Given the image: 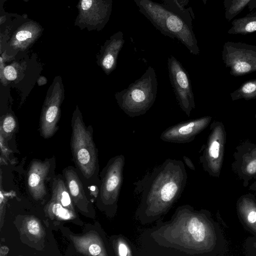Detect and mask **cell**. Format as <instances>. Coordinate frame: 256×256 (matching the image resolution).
Returning a JSON list of instances; mask_svg holds the SVG:
<instances>
[{
    "mask_svg": "<svg viewBox=\"0 0 256 256\" xmlns=\"http://www.w3.org/2000/svg\"><path fill=\"white\" fill-rule=\"evenodd\" d=\"M202 1H203V2H204V4H206V0H202Z\"/></svg>",
    "mask_w": 256,
    "mask_h": 256,
    "instance_id": "1f68e13d",
    "label": "cell"
},
{
    "mask_svg": "<svg viewBox=\"0 0 256 256\" xmlns=\"http://www.w3.org/2000/svg\"><path fill=\"white\" fill-rule=\"evenodd\" d=\"M256 90V85L252 82L246 84L242 88V90L244 94H250Z\"/></svg>",
    "mask_w": 256,
    "mask_h": 256,
    "instance_id": "d4e9b609",
    "label": "cell"
},
{
    "mask_svg": "<svg viewBox=\"0 0 256 256\" xmlns=\"http://www.w3.org/2000/svg\"><path fill=\"white\" fill-rule=\"evenodd\" d=\"M112 0H79L74 26L88 31L102 30L108 21Z\"/></svg>",
    "mask_w": 256,
    "mask_h": 256,
    "instance_id": "52a82bcc",
    "label": "cell"
},
{
    "mask_svg": "<svg viewBox=\"0 0 256 256\" xmlns=\"http://www.w3.org/2000/svg\"><path fill=\"white\" fill-rule=\"evenodd\" d=\"M170 84L181 110L189 117L195 108L194 94L189 75L181 63L174 56L168 59Z\"/></svg>",
    "mask_w": 256,
    "mask_h": 256,
    "instance_id": "ba28073f",
    "label": "cell"
},
{
    "mask_svg": "<svg viewBox=\"0 0 256 256\" xmlns=\"http://www.w3.org/2000/svg\"><path fill=\"white\" fill-rule=\"evenodd\" d=\"M16 124V120L14 117L10 115H8L3 121V130L6 134H10L14 130Z\"/></svg>",
    "mask_w": 256,
    "mask_h": 256,
    "instance_id": "7402d4cb",
    "label": "cell"
},
{
    "mask_svg": "<svg viewBox=\"0 0 256 256\" xmlns=\"http://www.w3.org/2000/svg\"><path fill=\"white\" fill-rule=\"evenodd\" d=\"M66 182L60 178L54 179L52 198L44 208L47 216L52 220H75L78 215Z\"/></svg>",
    "mask_w": 256,
    "mask_h": 256,
    "instance_id": "9c48e42d",
    "label": "cell"
},
{
    "mask_svg": "<svg viewBox=\"0 0 256 256\" xmlns=\"http://www.w3.org/2000/svg\"><path fill=\"white\" fill-rule=\"evenodd\" d=\"M46 82V79L44 77L41 76L38 80V85H43Z\"/></svg>",
    "mask_w": 256,
    "mask_h": 256,
    "instance_id": "f546056e",
    "label": "cell"
},
{
    "mask_svg": "<svg viewBox=\"0 0 256 256\" xmlns=\"http://www.w3.org/2000/svg\"><path fill=\"white\" fill-rule=\"evenodd\" d=\"M124 165V156L118 155L108 161L100 173L98 203L101 210L110 218L114 217L117 212Z\"/></svg>",
    "mask_w": 256,
    "mask_h": 256,
    "instance_id": "5b68a950",
    "label": "cell"
},
{
    "mask_svg": "<svg viewBox=\"0 0 256 256\" xmlns=\"http://www.w3.org/2000/svg\"><path fill=\"white\" fill-rule=\"evenodd\" d=\"M220 144L216 140H213L210 142L208 147L206 150V156H202L212 159H216L218 158L220 154Z\"/></svg>",
    "mask_w": 256,
    "mask_h": 256,
    "instance_id": "44dd1931",
    "label": "cell"
},
{
    "mask_svg": "<svg viewBox=\"0 0 256 256\" xmlns=\"http://www.w3.org/2000/svg\"><path fill=\"white\" fill-rule=\"evenodd\" d=\"M110 242L115 256H136V248L126 236H112L110 238Z\"/></svg>",
    "mask_w": 256,
    "mask_h": 256,
    "instance_id": "ac0fdd59",
    "label": "cell"
},
{
    "mask_svg": "<svg viewBox=\"0 0 256 256\" xmlns=\"http://www.w3.org/2000/svg\"><path fill=\"white\" fill-rule=\"evenodd\" d=\"M53 90L50 98H46L41 116V130L44 136L48 138L55 132L56 124L60 113L61 96L60 92Z\"/></svg>",
    "mask_w": 256,
    "mask_h": 256,
    "instance_id": "5bb4252c",
    "label": "cell"
},
{
    "mask_svg": "<svg viewBox=\"0 0 256 256\" xmlns=\"http://www.w3.org/2000/svg\"><path fill=\"white\" fill-rule=\"evenodd\" d=\"M246 6L250 11L256 9V0H250Z\"/></svg>",
    "mask_w": 256,
    "mask_h": 256,
    "instance_id": "f1b7e54d",
    "label": "cell"
},
{
    "mask_svg": "<svg viewBox=\"0 0 256 256\" xmlns=\"http://www.w3.org/2000/svg\"><path fill=\"white\" fill-rule=\"evenodd\" d=\"M3 72L5 78L9 80H14L17 77L16 70L12 66H7L4 67Z\"/></svg>",
    "mask_w": 256,
    "mask_h": 256,
    "instance_id": "603a6c76",
    "label": "cell"
},
{
    "mask_svg": "<svg viewBox=\"0 0 256 256\" xmlns=\"http://www.w3.org/2000/svg\"><path fill=\"white\" fill-rule=\"evenodd\" d=\"M25 230L29 234L34 237H40L43 234L40 223L32 218H30L26 220Z\"/></svg>",
    "mask_w": 256,
    "mask_h": 256,
    "instance_id": "ffe728a7",
    "label": "cell"
},
{
    "mask_svg": "<svg viewBox=\"0 0 256 256\" xmlns=\"http://www.w3.org/2000/svg\"><path fill=\"white\" fill-rule=\"evenodd\" d=\"M234 70L240 73L246 72L251 68L249 64L245 62H238L234 66Z\"/></svg>",
    "mask_w": 256,
    "mask_h": 256,
    "instance_id": "cb8c5ba5",
    "label": "cell"
},
{
    "mask_svg": "<svg viewBox=\"0 0 256 256\" xmlns=\"http://www.w3.org/2000/svg\"><path fill=\"white\" fill-rule=\"evenodd\" d=\"M142 12L162 32L170 37L178 38L195 55L199 54L197 40L186 20L178 12L156 4L150 0H134Z\"/></svg>",
    "mask_w": 256,
    "mask_h": 256,
    "instance_id": "3957f363",
    "label": "cell"
},
{
    "mask_svg": "<svg viewBox=\"0 0 256 256\" xmlns=\"http://www.w3.org/2000/svg\"><path fill=\"white\" fill-rule=\"evenodd\" d=\"M184 162L191 170H195V167L192 160L188 156H184L182 157Z\"/></svg>",
    "mask_w": 256,
    "mask_h": 256,
    "instance_id": "4316f807",
    "label": "cell"
},
{
    "mask_svg": "<svg viewBox=\"0 0 256 256\" xmlns=\"http://www.w3.org/2000/svg\"><path fill=\"white\" fill-rule=\"evenodd\" d=\"M248 220L250 223H254L256 222V212H251L248 216Z\"/></svg>",
    "mask_w": 256,
    "mask_h": 256,
    "instance_id": "83f0119b",
    "label": "cell"
},
{
    "mask_svg": "<svg viewBox=\"0 0 256 256\" xmlns=\"http://www.w3.org/2000/svg\"><path fill=\"white\" fill-rule=\"evenodd\" d=\"M43 30L38 22L32 20H26L12 35L9 45L15 50H25L40 36Z\"/></svg>",
    "mask_w": 256,
    "mask_h": 256,
    "instance_id": "4fadbf2b",
    "label": "cell"
},
{
    "mask_svg": "<svg viewBox=\"0 0 256 256\" xmlns=\"http://www.w3.org/2000/svg\"><path fill=\"white\" fill-rule=\"evenodd\" d=\"M65 182L72 202L80 212L86 216L93 218L92 206L87 198L82 184L74 168L68 166L63 170Z\"/></svg>",
    "mask_w": 256,
    "mask_h": 256,
    "instance_id": "8fae6325",
    "label": "cell"
},
{
    "mask_svg": "<svg viewBox=\"0 0 256 256\" xmlns=\"http://www.w3.org/2000/svg\"><path fill=\"white\" fill-rule=\"evenodd\" d=\"M72 240L80 252L86 255L108 256L110 252L114 254L112 248H108L106 242L98 235L88 234L74 236Z\"/></svg>",
    "mask_w": 256,
    "mask_h": 256,
    "instance_id": "9a60e30c",
    "label": "cell"
},
{
    "mask_svg": "<svg viewBox=\"0 0 256 256\" xmlns=\"http://www.w3.org/2000/svg\"><path fill=\"white\" fill-rule=\"evenodd\" d=\"M250 0H224L226 19L230 21L240 14L247 6Z\"/></svg>",
    "mask_w": 256,
    "mask_h": 256,
    "instance_id": "d6986e66",
    "label": "cell"
},
{
    "mask_svg": "<svg viewBox=\"0 0 256 256\" xmlns=\"http://www.w3.org/2000/svg\"><path fill=\"white\" fill-rule=\"evenodd\" d=\"M48 161L33 160L28 172V190L36 200L42 199L46 194V181L50 171Z\"/></svg>",
    "mask_w": 256,
    "mask_h": 256,
    "instance_id": "7c38bea8",
    "label": "cell"
},
{
    "mask_svg": "<svg viewBox=\"0 0 256 256\" xmlns=\"http://www.w3.org/2000/svg\"><path fill=\"white\" fill-rule=\"evenodd\" d=\"M72 150L76 164L86 178L96 175L98 170L97 152L90 134L81 123L73 126Z\"/></svg>",
    "mask_w": 256,
    "mask_h": 256,
    "instance_id": "8992f818",
    "label": "cell"
},
{
    "mask_svg": "<svg viewBox=\"0 0 256 256\" xmlns=\"http://www.w3.org/2000/svg\"><path fill=\"white\" fill-rule=\"evenodd\" d=\"M188 180L184 163L168 158L134 183L138 204L134 218L142 225L155 222L167 214L182 196Z\"/></svg>",
    "mask_w": 256,
    "mask_h": 256,
    "instance_id": "7a4b0ae2",
    "label": "cell"
},
{
    "mask_svg": "<svg viewBox=\"0 0 256 256\" xmlns=\"http://www.w3.org/2000/svg\"><path fill=\"white\" fill-rule=\"evenodd\" d=\"M208 214L184 204L170 219L161 218L144 230L138 239L136 256H196L210 250L212 230Z\"/></svg>",
    "mask_w": 256,
    "mask_h": 256,
    "instance_id": "6da1fadb",
    "label": "cell"
},
{
    "mask_svg": "<svg viewBox=\"0 0 256 256\" xmlns=\"http://www.w3.org/2000/svg\"><path fill=\"white\" fill-rule=\"evenodd\" d=\"M158 82L155 70L151 66L126 88L116 92L115 98L120 109L128 116L145 114L156 99Z\"/></svg>",
    "mask_w": 256,
    "mask_h": 256,
    "instance_id": "277c9868",
    "label": "cell"
},
{
    "mask_svg": "<svg viewBox=\"0 0 256 256\" xmlns=\"http://www.w3.org/2000/svg\"><path fill=\"white\" fill-rule=\"evenodd\" d=\"M256 32V13L234 19L228 34H246Z\"/></svg>",
    "mask_w": 256,
    "mask_h": 256,
    "instance_id": "e0dca14e",
    "label": "cell"
},
{
    "mask_svg": "<svg viewBox=\"0 0 256 256\" xmlns=\"http://www.w3.org/2000/svg\"><path fill=\"white\" fill-rule=\"evenodd\" d=\"M124 44L122 33L119 32L111 36L102 46L100 62L102 68L108 74L116 68L118 56Z\"/></svg>",
    "mask_w": 256,
    "mask_h": 256,
    "instance_id": "2e32d148",
    "label": "cell"
},
{
    "mask_svg": "<svg viewBox=\"0 0 256 256\" xmlns=\"http://www.w3.org/2000/svg\"><path fill=\"white\" fill-rule=\"evenodd\" d=\"M246 171L250 174L256 172V159L250 162L247 166Z\"/></svg>",
    "mask_w": 256,
    "mask_h": 256,
    "instance_id": "484cf974",
    "label": "cell"
},
{
    "mask_svg": "<svg viewBox=\"0 0 256 256\" xmlns=\"http://www.w3.org/2000/svg\"><path fill=\"white\" fill-rule=\"evenodd\" d=\"M7 0H0V7H2L3 6V4Z\"/></svg>",
    "mask_w": 256,
    "mask_h": 256,
    "instance_id": "4dcf8cb0",
    "label": "cell"
},
{
    "mask_svg": "<svg viewBox=\"0 0 256 256\" xmlns=\"http://www.w3.org/2000/svg\"><path fill=\"white\" fill-rule=\"evenodd\" d=\"M210 120V118L204 117L180 122L162 132L160 139L176 144L191 142L207 126Z\"/></svg>",
    "mask_w": 256,
    "mask_h": 256,
    "instance_id": "30bf717a",
    "label": "cell"
}]
</instances>
